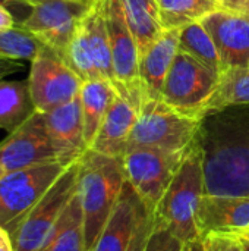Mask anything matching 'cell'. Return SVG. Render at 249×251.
Wrapping results in <instances>:
<instances>
[{"label": "cell", "mask_w": 249, "mask_h": 251, "mask_svg": "<svg viewBox=\"0 0 249 251\" xmlns=\"http://www.w3.org/2000/svg\"><path fill=\"white\" fill-rule=\"evenodd\" d=\"M205 194L249 197V103L210 110L197 137Z\"/></svg>", "instance_id": "1"}, {"label": "cell", "mask_w": 249, "mask_h": 251, "mask_svg": "<svg viewBox=\"0 0 249 251\" xmlns=\"http://www.w3.org/2000/svg\"><path fill=\"white\" fill-rule=\"evenodd\" d=\"M76 194L84 216L85 249L90 251L114 210L126 182L123 160L88 149L78 160Z\"/></svg>", "instance_id": "2"}, {"label": "cell", "mask_w": 249, "mask_h": 251, "mask_svg": "<svg viewBox=\"0 0 249 251\" xmlns=\"http://www.w3.org/2000/svg\"><path fill=\"white\" fill-rule=\"evenodd\" d=\"M205 194L203 154L198 143L185 154L166 194L153 213L154 222L164 225L182 243L201 240L197 213Z\"/></svg>", "instance_id": "3"}, {"label": "cell", "mask_w": 249, "mask_h": 251, "mask_svg": "<svg viewBox=\"0 0 249 251\" xmlns=\"http://www.w3.org/2000/svg\"><path fill=\"white\" fill-rule=\"evenodd\" d=\"M201 119L188 116L163 99H147L132 129L129 149H154L166 153H186L197 141Z\"/></svg>", "instance_id": "4"}, {"label": "cell", "mask_w": 249, "mask_h": 251, "mask_svg": "<svg viewBox=\"0 0 249 251\" xmlns=\"http://www.w3.org/2000/svg\"><path fill=\"white\" fill-rule=\"evenodd\" d=\"M78 160L69 165L10 234L13 251H40L59 218L76 194Z\"/></svg>", "instance_id": "5"}, {"label": "cell", "mask_w": 249, "mask_h": 251, "mask_svg": "<svg viewBox=\"0 0 249 251\" xmlns=\"http://www.w3.org/2000/svg\"><path fill=\"white\" fill-rule=\"evenodd\" d=\"M220 82L214 72L188 53L178 51L163 87V100L179 112L201 119Z\"/></svg>", "instance_id": "6"}, {"label": "cell", "mask_w": 249, "mask_h": 251, "mask_svg": "<svg viewBox=\"0 0 249 251\" xmlns=\"http://www.w3.org/2000/svg\"><path fill=\"white\" fill-rule=\"evenodd\" d=\"M66 168L51 162L9 172L0 181V226L9 235Z\"/></svg>", "instance_id": "7"}, {"label": "cell", "mask_w": 249, "mask_h": 251, "mask_svg": "<svg viewBox=\"0 0 249 251\" xmlns=\"http://www.w3.org/2000/svg\"><path fill=\"white\" fill-rule=\"evenodd\" d=\"M92 4L94 0H45L31 6L19 26L63 59L69 43Z\"/></svg>", "instance_id": "8"}, {"label": "cell", "mask_w": 249, "mask_h": 251, "mask_svg": "<svg viewBox=\"0 0 249 251\" xmlns=\"http://www.w3.org/2000/svg\"><path fill=\"white\" fill-rule=\"evenodd\" d=\"M106 22L110 37L116 91L120 97L141 107L145 93L139 75V50L126 22L122 0H104Z\"/></svg>", "instance_id": "9"}, {"label": "cell", "mask_w": 249, "mask_h": 251, "mask_svg": "<svg viewBox=\"0 0 249 251\" xmlns=\"http://www.w3.org/2000/svg\"><path fill=\"white\" fill-rule=\"evenodd\" d=\"M186 153L178 154L154 149H129L122 157L126 181L151 215L166 194Z\"/></svg>", "instance_id": "10"}, {"label": "cell", "mask_w": 249, "mask_h": 251, "mask_svg": "<svg viewBox=\"0 0 249 251\" xmlns=\"http://www.w3.org/2000/svg\"><path fill=\"white\" fill-rule=\"evenodd\" d=\"M28 87L38 112H50L79 96L84 81L53 50L41 47L31 60Z\"/></svg>", "instance_id": "11"}, {"label": "cell", "mask_w": 249, "mask_h": 251, "mask_svg": "<svg viewBox=\"0 0 249 251\" xmlns=\"http://www.w3.org/2000/svg\"><path fill=\"white\" fill-rule=\"evenodd\" d=\"M59 162L43 112L35 110L0 143V163L7 172Z\"/></svg>", "instance_id": "12"}, {"label": "cell", "mask_w": 249, "mask_h": 251, "mask_svg": "<svg viewBox=\"0 0 249 251\" xmlns=\"http://www.w3.org/2000/svg\"><path fill=\"white\" fill-rule=\"evenodd\" d=\"M201 22L219 51L223 71L249 66V15L222 7Z\"/></svg>", "instance_id": "13"}, {"label": "cell", "mask_w": 249, "mask_h": 251, "mask_svg": "<svg viewBox=\"0 0 249 251\" xmlns=\"http://www.w3.org/2000/svg\"><path fill=\"white\" fill-rule=\"evenodd\" d=\"M148 215L151 213L126 181L114 210L90 251H129L142 221Z\"/></svg>", "instance_id": "14"}, {"label": "cell", "mask_w": 249, "mask_h": 251, "mask_svg": "<svg viewBox=\"0 0 249 251\" xmlns=\"http://www.w3.org/2000/svg\"><path fill=\"white\" fill-rule=\"evenodd\" d=\"M201 238L211 234L238 235L249 229V197L204 194L197 213Z\"/></svg>", "instance_id": "15"}, {"label": "cell", "mask_w": 249, "mask_h": 251, "mask_svg": "<svg viewBox=\"0 0 249 251\" xmlns=\"http://www.w3.org/2000/svg\"><path fill=\"white\" fill-rule=\"evenodd\" d=\"M44 118L59 162L69 166L79 160V157L88 150L79 96L66 104L45 112Z\"/></svg>", "instance_id": "16"}, {"label": "cell", "mask_w": 249, "mask_h": 251, "mask_svg": "<svg viewBox=\"0 0 249 251\" xmlns=\"http://www.w3.org/2000/svg\"><path fill=\"white\" fill-rule=\"evenodd\" d=\"M138 113V107H135L126 99L117 96L109 107L90 149L106 156L122 159L128 150L129 138L136 124Z\"/></svg>", "instance_id": "17"}, {"label": "cell", "mask_w": 249, "mask_h": 251, "mask_svg": "<svg viewBox=\"0 0 249 251\" xmlns=\"http://www.w3.org/2000/svg\"><path fill=\"white\" fill-rule=\"evenodd\" d=\"M181 29H166L163 35L139 54V75L147 99H163V87L179 51Z\"/></svg>", "instance_id": "18"}, {"label": "cell", "mask_w": 249, "mask_h": 251, "mask_svg": "<svg viewBox=\"0 0 249 251\" xmlns=\"http://www.w3.org/2000/svg\"><path fill=\"white\" fill-rule=\"evenodd\" d=\"M82 28L87 35L91 53L94 56V62L97 65L101 78L110 82L116 90V78L113 71L110 37L106 22L104 0H94L92 7L82 19Z\"/></svg>", "instance_id": "19"}, {"label": "cell", "mask_w": 249, "mask_h": 251, "mask_svg": "<svg viewBox=\"0 0 249 251\" xmlns=\"http://www.w3.org/2000/svg\"><path fill=\"white\" fill-rule=\"evenodd\" d=\"M117 96L119 94L114 87L104 79L85 81L82 84L79 99L84 118L85 143L88 149L91 147L109 107Z\"/></svg>", "instance_id": "20"}, {"label": "cell", "mask_w": 249, "mask_h": 251, "mask_svg": "<svg viewBox=\"0 0 249 251\" xmlns=\"http://www.w3.org/2000/svg\"><path fill=\"white\" fill-rule=\"evenodd\" d=\"M126 22L136 41L139 54L166 31L161 24L157 0H122Z\"/></svg>", "instance_id": "21"}, {"label": "cell", "mask_w": 249, "mask_h": 251, "mask_svg": "<svg viewBox=\"0 0 249 251\" xmlns=\"http://www.w3.org/2000/svg\"><path fill=\"white\" fill-rule=\"evenodd\" d=\"M40 251H87L84 216L78 194L73 196Z\"/></svg>", "instance_id": "22"}, {"label": "cell", "mask_w": 249, "mask_h": 251, "mask_svg": "<svg viewBox=\"0 0 249 251\" xmlns=\"http://www.w3.org/2000/svg\"><path fill=\"white\" fill-rule=\"evenodd\" d=\"M34 112L28 81L0 79V129L15 131Z\"/></svg>", "instance_id": "23"}, {"label": "cell", "mask_w": 249, "mask_h": 251, "mask_svg": "<svg viewBox=\"0 0 249 251\" xmlns=\"http://www.w3.org/2000/svg\"><path fill=\"white\" fill-rule=\"evenodd\" d=\"M164 29H182L223 7L220 0H157Z\"/></svg>", "instance_id": "24"}, {"label": "cell", "mask_w": 249, "mask_h": 251, "mask_svg": "<svg viewBox=\"0 0 249 251\" xmlns=\"http://www.w3.org/2000/svg\"><path fill=\"white\" fill-rule=\"evenodd\" d=\"M179 51L188 53L217 74L223 72L219 51L203 22H195L181 29Z\"/></svg>", "instance_id": "25"}, {"label": "cell", "mask_w": 249, "mask_h": 251, "mask_svg": "<svg viewBox=\"0 0 249 251\" xmlns=\"http://www.w3.org/2000/svg\"><path fill=\"white\" fill-rule=\"evenodd\" d=\"M244 103H249V66L223 71L207 112Z\"/></svg>", "instance_id": "26"}, {"label": "cell", "mask_w": 249, "mask_h": 251, "mask_svg": "<svg viewBox=\"0 0 249 251\" xmlns=\"http://www.w3.org/2000/svg\"><path fill=\"white\" fill-rule=\"evenodd\" d=\"M63 60L69 65V68L85 82V81H97V79H103L97 65L94 62V56L91 53L87 35L84 32L82 28V22L76 31V34L73 35L72 41L69 43L65 54H63Z\"/></svg>", "instance_id": "27"}, {"label": "cell", "mask_w": 249, "mask_h": 251, "mask_svg": "<svg viewBox=\"0 0 249 251\" xmlns=\"http://www.w3.org/2000/svg\"><path fill=\"white\" fill-rule=\"evenodd\" d=\"M43 44L21 26L0 32V57L12 60H32Z\"/></svg>", "instance_id": "28"}, {"label": "cell", "mask_w": 249, "mask_h": 251, "mask_svg": "<svg viewBox=\"0 0 249 251\" xmlns=\"http://www.w3.org/2000/svg\"><path fill=\"white\" fill-rule=\"evenodd\" d=\"M185 246L186 244L182 243L176 235H173L164 225L154 222L147 240L145 251H183Z\"/></svg>", "instance_id": "29"}, {"label": "cell", "mask_w": 249, "mask_h": 251, "mask_svg": "<svg viewBox=\"0 0 249 251\" xmlns=\"http://www.w3.org/2000/svg\"><path fill=\"white\" fill-rule=\"evenodd\" d=\"M201 240L204 243L205 251H242L241 243L235 235L211 234Z\"/></svg>", "instance_id": "30"}, {"label": "cell", "mask_w": 249, "mask_h": 251, "mask_svg": "<svg viewBox=\"0 0 249 251\" xmlns=\"http://www.w3.org/2000/svg\"><path fill=\"white\" fill-rule=\"evenodd\" d=\"M153 224H154L153 215H148L142 221V224H141V226H139V229H138V232H136V235H135V238H134V241L131 244L129 251H145L147 240H148L150 232L153 229Z\"/></svg>", "instance_id": "31"}, {"label": "cell", "mask_w": 249, "mask_h": 251, "mask_svg": "<svg viewBox=\"0 0 249 251\" xmlns=\"http://www.w3.org/2000/svg\"><path fill=\"white\" fill-rule=\"evenodd\" d=\"M23 68V65L18 60H12V59H3L0 57V79L21 71Z\"/></svg>", "instance_id": "32"}, {"label": "cell", "mask_w": 249, "mask_h": 251, "mask_svg": "<svg viewBox=\"0 0 249 251\" xmlns=\"http://www.w3.org/2000/svg\"><path fill=\"white\" fill-rule=\"evenodd\" d=\"M10 28H15V19L9 7L4 4H0V32L7 31Z\"/></svg>", "instance_id": "33"}, {"label": "cell", "mask_w": 249, "mask_h": 251, "mask_svg": "<svg viewBox=\"0 0 249 251\" xmlns=\"http://www.w3.org/2000/svg\"><path fill=\"white\" fill-rule=\"evenodd\" d=\"M223 7L230 9V10L241 12V13H245V15H249V0H230L227 3H225Z\"/></svg>", "instance_id": "34"}, {"label": "cell", "mask_w": 249, "mask_h": 251, "mask_svg": "<svg viewBox=\"0 0 249 251\" xmlns=\"http://www.w3.org/2000/svg\"><path fill=\"white\" fill-rule=\"evenodd\" d=\"M238 237L239 243H241V247H242V251H249V238L248 237H244V235H235Z\"/></svg>", "instance_id": "35"}, {"label": "cell", "mask_w": 249, "mask_h": 251, "mask_svg": "<svg viewBox=\"0 0 249 251\" xmlns=\"http://www.w3.org/2000/svg\"><path fill=\"white\" fill-rule=\"evenodd\" d=\"M0 4H4L6 7H13V6H23L19 0H0Z\"/></svg>", "instance_id": "36"}, {"label": "cell", "mask_w": 249, "mask_h": 251, "mask_svg": "<svg viewBox=\"0 0 249 251\" xmlns=\"http://www.w3.org/2000/svg\"><path fill=\"white\" fill-rule=\"evenodd\" d=\"M23 6H26V7H31V6H34V4H37V3H41V1H45V0H19Z\"/></svg>", "instance_id": "37"}, {"label": "cell", "mask_w": 249, "mask_h": 251, "mask_svg": "<svg viewBox=\"0 0 249 251\" xmlns=\"http://www.w3.org/2000/svg\"><path fill=\"white\" fill-rule=\"evenodd\" d=\"M0 251H13V246H12V243H6V244L0 246Z\"/></svg>", "instance_id": "38"}, {"label": "cell", "mask_w": 249, "mask_h": 251, "mask_svg": "<svg viewBox=\"0 0 249 251\" xmlns=\"http://www.w3.org/2000/svg\"><path fill=\"white\" fill-rule=\"evenodd\" d=\"M7 174H9V172L6 171V168H4V166H3V165L0 163V181H1V179H3V178H4V176L7 175Z\"/></svg>", "instance_id": "39"}, {"label": "cell", "mask_w": 249, "mask_h": 251, "mask_svg": "<svg viewBox=\"0 0 249 251\" xmlns=\"http://www.w3.org/2000/svg\"><path fill=\"white\" fill-rule=\"evenodd\" d=\"M238 235H244V237H248L249 238V229L248 231H245V232H242V234H238Z\"/></svg>", "instance_id": "40"}, {"label": "cell", "mask_w": 249, "mask_h": 251, "mask_svg": "<svg viewBox=\"0 0 249 251\" xmlns=\"http://www.w3.org/2000/svg\"><path fill=\"white\" fill-rule=\"evenodd\" d=\"M222 1V4H225V3H227V1H230V0H220Z\"/></svg>", "instance_id": "41"}, {"label": "cell", "mask_w": 249, "mask_h": 251, "mask_svg": "<svg viewBox=\"0 0 249 251\" xmlns=\"http://www.w3.org/2000/svg\"><path fill=\"white\" fill-rule=\"evenodd\" d=\"M183 251H185V250H183Z\"/></svg>", "instance_id": "42"}]
</instances>
